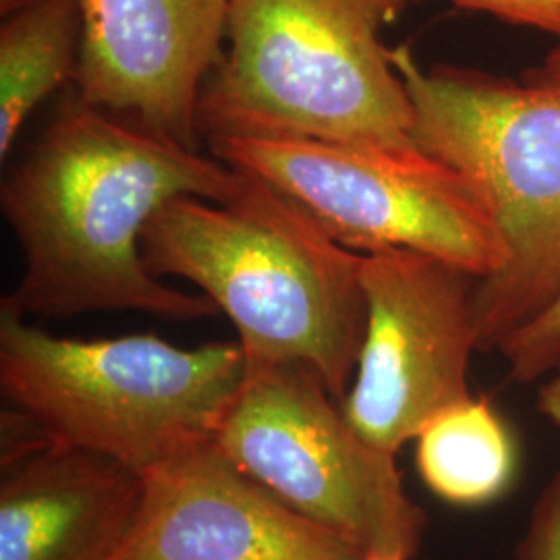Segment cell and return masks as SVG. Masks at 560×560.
Masks as SVG:
<instances>
[{
  "instance_id": "1",
  "label": "cell",
  "mask_w": 560,
  "mask_h": 560,
  "mask_svg": "<svg viewBox=\"0 0 560 560\" xmlns=\"http://www.w3.org/2000/svg\"><path fill=\"white\" fill-rule=\"evenodd\" d=\"M247 183L249 173L73 94L0 185V210L23 256L20 282L2 303L23 318L217 316L206 295L177 291L150 272L141 235L175 198L224 203Z\"/></svg>"
},
{
  "instance_id": "20",
  "label": "cell",
  "mask_w": 560,
  "mask_h": 560,
  "mask_svg": "<svg viewBox=\"0 0 560 560\" xmlns=\"http://www.w3.org/2000/svg\"><path fill=\"white\" fill-rule=\"evenodd\" d=\"M363 560H409L405 555H399V552H376V550H372V552H368Z\"/></svg>"
},
{
  "instance_id": "16",
  "label": "cell",
  "mask_w": 560,
  "mask_h": 560,
  "mask_svg": "<svg viewBox=\"0 0 560 560\" xmlns=\"http://www.w3.org/2000/svg\"><path fill=\"white\" fill-rule=\"evenodd\" d=\"M459 9L548 32L560 40V0H453Z\"/></svg>"
},
{
  "instance_id": "3",
  "label": "cell",
  "mask_w": 560,
  "mask_h": 560,
  "mask_svg": "<svg viewBox=\"0 0 560 560\" xmlns=\"http://www.w3.org/2000/svg\"><path fill=\"white\" fill-rule=\"evenodd\" d=\"M421 0H231L221 65L198 104L219 138L418 148L382 30Z\"/></svg>"
},
{
  "instance_id": "4",
  "label": "cell",
  "mask_w": 560,
  "mask_h": 560,
  "mask_svg": "<svg viewBox=\"0 0 560 560\" xmlns=\"http://www.w3.org/2000/svg\"><path fill=\"white\" fill-rule=\"evenodd\" d=\"M390 60L413 106L416 145L467 179L501 233L504 264L474 289L478 349H499L560 298V83L423 71L407 44Z\"/></svg>"
},
{
  "instance_id": "12",
  "label": "cell",
  "mask_w": 560,
  "mask_h": 560,
  "mask_svg": "<svg viewBox=\"0 0 560 560\" xmlns=\"http://www.w3.org/2000/svg\"><path fill=\"white\" fill-rule=\"evenodd\" d=\"M423 483L442 501L481 506L501 499L517 474V446L499 411L486 399L442 409L416 436Z\"/></svg>"
},
{
  "instance_id": "13",
  "label": "cell",
  "mask_w": 560,
  "mask_h": 560,
  "mask_svg": "<svg viewBox=\"0 0 560 560\" xmlns=\"http://www.w3.org/2000/svg\"><path fill=\"white\" fill-rule=\"evenodd\" d=\"M80 0H30L0 27V156L21 127L60 85L73 81L80 60Z\"/></svg>"
},
{
  "instance_id": "5",
  "label": "cell",
  "mask_w": 560,
  "mask_h": 560,
  "mask_svg": "<svg viewBox=\"0 0 560 560\" xmlns=\"http://www.w3.org/2000/svg\"><path fill=\"white\" fill-rule=\"evenodd\" d=\"M247 376L237 342L62 339L0 303V388L52 441L136 474L214 441Z\"/></svg>"
},
{
  "instance_id": "7",
  "label": "cell",
  "mask_w": 560,
  "mask_h": 560,
  "mask_svg": "<svg viewBox=\"0 0 560 560\" xmlns=\"http://www.w3.org/2000/svg\"><path fill=\"white\" fill-rule=\"evenodd\" d=\"M208 145L214 159L291 196L351 252H418L478 279L494 275L506 258L476 189L420 148L261 138H219Z\"/></svg>"
},
{
  "instance_id": "9",
  "label": "cell",
  "mask_w": 560,
  "mask_h": 560,
  "mask_svg": "<svg viewBox=\"0 0 560 560\" xmlns=\"http://www.w3.org/2000/svg\"><path fill=\"white\" fill-rule=\"evenodd\" d=\"M80 4L75 96L198 150V104L224 57L231 0Z\"/></svg>"
},
{
  "instance_id": "17",
  "label": "cell",
  "mask_w": 560,
  "mask_h": 560,
  "mask_svg": "<svg viewBox=\"0 0 560 560\" xmlns=\"http://www.w3.org/2000/svg\"><path fill=\"white\" fill-rule=\"evenodd\" d=\"M555 376L540 388V411L560 430V363L555 368Z\"/></svg>"
},
{
  "instance_id": "2",
  "label": "cell",
  "mask_w": 560,
  "mask_h": 560,
  "mask_svg": "<svg viewBox=\"0 0 560 560\" xmlns=\"http://www.w3.org/2000/svg\"><path fill=\"white\" fill-rule=\"evenodd\" d=\"M154 277L196 284L233 322L249 363H301L347 395L365 332L361 254L279 187L249 175L235 200L183 196L141 235Z\"/></svg>"
},
{
  "instance_id": "18",
  "label": "cell",
  "mask_w": 560,
  "mask_h": 560,
  "mask_svg": "<svg viewBox=\"0 0 560 560\" xmlns=\"http://www.w3.org/2000/svg\"><path fill=\"white\" fill-rule=\"evenodd\" d=\"M523 80L536 81V83H560V42L557 48H552L546 55V59L541 60L538 67L525 73Z\"/></svg>"
},
{
  "instance_id": "8",
  "label": "cell",
  "mask_w": 560,
  "mask_h": 560,
  "mask_svg": "<svg viewBox=\"0 0 560 560\" xmlns=\"http://www.w3.org/2000/svg\"><path fill=\"white\" fill-rule=\"evenodd\" d=\"M365 332L342 413L361 439L397 455L442 409L469 399L478 349V277L407 249L361 254Z\"/></svg>"
},
{
  "instance_id": "6",
  "label": "cell",
  "mask_w": 560,
  "mask_h": 560,
  "mask_svg": "<svg viewBox=\"0 0 560 560\" xmlns=\"http://www.w3.org/2000/svg\"><path fill=\"white\" fill-rule=\"evenodd\" d=\"M320 374L301 363H249L217 434L224 455L305 520L365 552L420 548L425 515L393 453L351 428Z\"/></svg>"
},
{
  "instance_id": "11",
  "label": "cell",
  "mask_w": 560,
  "mask_h": 560,
  "mask_svg": "<svg viewBox=\"0 0 560 560\" xmlns=\"http://www.w3.org/2000/svg\"><path fill=\"white\" fill-rule=\"evenodd\" d=\"M141 476L2 413L0 560H117L141 506Z\"/></svg>"
},
{
  "instance_id": "10",
  "label": "cell",
  "mask_w": 560,
  "mask_h": 560,
  "mask_svg": "<svg viewBox=\"0 0 560 560\" xmlns=\"http://www.w3.org/2000/svg\"><path fill=\"white\" fill-rule=\"evenodd\" d=\"M141 506L117 560H363L353 541L305 520L214 441L141 474Z\"/></svg>"
},
{
  "instance_id": "14",
  "label": "cell",
  "mask_w": 560,
  "mask_h": 560,
  "mask_svg": "<svg viewBox=\"0 0 560 560\" xmlns=\"http://www.w3.org/2000/svg\"><path fill=\"white\" fill-rule=\"evenodd\" d=\"M499 351L511 381L527 384L552 372L560 363V298L502 340Z\"/></svg>"
},
{
  "instance_id": "15",
  "label": "cell",
  "mask_w": 560,
  "mask_h": 560,
  "mask_svg": "<svg viewBox=\"0 0 560 560\" xmlns=\"http://www.w3.org/2000/svg\"><path fill=\"white\" fill-rule=\"evenodd\" d=\"M520 550V560H560V471L541 492Z\"/></svg>"
},
{
  "instance_id": "19",
  "label": "cell",
  "mask_w": 560,
  "mask_h": 560,
  "mask_svg": "<svg viewBox=\"0 0 560 560\" xmlns=\"http://www.w3.org/2000/svg\"><path fill=\"white\" fill-rule=\"evenodd\" d=\"M30 0H0V13L2 18L20 11L21 7H25Z\"/></svg>"
}]
</instances>
